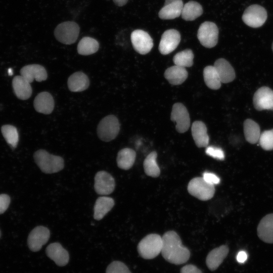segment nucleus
I'll list each match as a JSON object with an SVG mask.
<instances>
[{
  "instance_id": "obj_1",
  "label": "nucleus",
  "mask_w": 273,
  "mask_h": 273,
  "mask_svg": "<svg viewBox=\"0 0 273 273\" xmlns=\"http://www.w3.org/2000/svg\"><path fill=\"white\" fill-rule=\"evenodd\" d=\"M162 238V247L161 252L166 261L178 265L189 260L190 252L182 245L181 239L176 232L168 231Z\"/></svg>"
},
{
  "instance_id": "obj_2",
  "label": "nucleus",
  "mask_w": 273,
  "mask_h": 273,
  "mask_svg": "<svg viewBox=\"0 0 273 273\" xmlns=\"http://www.w3.org/2000/svg\"><path fill=\"white\" fill-rule=\"evenodd\" d=\"M34 159L41 171L46 173H56L64 168V160L61 157L52 155L44 150L36 151Z\"/></svg>"
},
{
  "instance_id": "obj_3",
  "label": "nucleus",
  "mask_w": 273,
  "mask_h": 273,
  "mask_svg": "<svg viewBox=\"0 0 273 273\" xmlns=\"http://www.w3.org/2000/svg\"><path fill=\"white\" fill-rule=\"evenodd\" d=\"M162 238L156 234H151L145 237L138 245V251L143 258L151 259L156 257L161 252Z\"/></svg>"
},
{
  "instance_id": "obj_4",
  "label": "nucleus",
  "mask_w": 273,
  "mask_h": 273,
  "mask_svg": "<svg viewBox=\"0 0 273 273\" xmlns=\"http://www.w3.org/2000/svg\"><path fill=\"white\" fill-rule=\"evenodd\" d=\"M79 31V27L76 22L65 21L57 25L54 30V35L59 42L71 44L77 39Z\"/></svg>"
},
{
  "instance_id": "obj_5",
  "label": "nucleus",
  "mask_w": 273,
  "mask_h": 273,
  "mask_svg": "<svg viewBox=\"0 0 273 273\" xmlns=\"http://www.w3.org/2000/svg\"><path fill=\"white\" fill-rule=\"evenodd\" d=\"M120 130V124L117 118L113 115L103 118L97 127V134L102 141L109 142L114 140Z\"/></svg>"
},
{
  "instance_id": "obj_6",
  "label": "nucleus",
  "mask_w": 273,
  "mask_h": 273,
  "mask_svg": "<svg viewBox=\"0 0 273 273\" xmlns=\"http://www.w3.org/2000/svg\"><path fill=\"white\" fill-rule=\"evenodd\" d=\"M188 191L194 197L202 201L211 199L215 193L214 185L206 182L203 177L192 179L188 184Z\"/></svg>"
},
{
  "instance_id": "obj_7",
  "label": "nucleus",
  "mask_w": 273,
  "mask_h": 273,
  "mask_svg": "<svg viewBox=\"0 0 273 273\" xmlns=\"http://www.w3.org/2000/svg\"><path fill=\"white\" fill-rule=\"evenodd\" d=\"M197 37L202 46L211 48L216 46L218 41V29L212 22L205 21L201 24L198 30Z\"/></svg>"
},
{
  "instance_id": "obj_8",
  "label": "nucleus",
  "mask_w": 273,
  "mask_h": 273,
  "mask_svg": "<svg viewBox=\"0 0 273 273\" xmlns=\"http://www.w3.org/2000/svg\"><path fill=\"white\" fill-rule=\"evenodd\" d=\"M267 17V12L263 7L258 5H252L245 10L242 18L247 25L257 28L263 25Z\"/></svg>"
},
{
  "instance_id": "obj_9",
  "label": "nucleus",
  "mask_w": 273,
  "mask_h": 273,
  "mask_svg": "<svg viewBox=\"0 0 273 273\" xmlns=\"http://www.w3.org/2000/svg\"><path fill=\"white\" fill-rule=\"evenodd\" d=\"M171 120L175 123V128L179 133L188 130L190 126V118L186 107L180 103L174 104L172 108Z\"/></svg>"
},
{
  "instance_id": "obj_10",
  "label": "nucleus",
  "mask_w": 273,
  "mask_h": 273,
  "mask_svg": "<svg viewBox=\"0 0 273 273\" xmlns=\"http://www.w3.org/2000/svg\"><path fill=\"white\" fill-rule=\"evenodd\" d=\"M130 38L134 50L140 54L148 53L153 47L152 38L148 32L143 30L136 29L132 31Z\"/></svg>"
},
{
  "instance_id": "obj_11",
  "label": "nucleus",
  "mask_w": 273,
  "mask_h": 273,
  "mask_svg": "<svg viewBox=\"0 0 273 273\" xmlns=\"http://www.w3.org/2000/svg\"><path fill=\"white\" fill-rule=\"evenodd\" d=\"M50 237V230L43 226H37L29 233L27 239V245L29 249L37 252L49 240Z\"/></svg>"
},
{
  "instance_id": "obj_12",
  "label": "nucleus",
  "mask_w": 273,
  "mask_h": 273,
  "mask_svg": "<svg viewBox=\"0 0 273 273\" xmlns=\"http://www.w3.org/2000/svg\"><path fill=\"white\" fill-rule=\"evenodd\" d=\"M115 187L113 176L105 171H100L95 177L94 188L96 193L101 195H107L112 193Z\"/></svg>"
},
{
  "instance_id": "obj_13",
  "label": "nucleus",
  "mask_w": 273,
  "mask_h": 273,
  "mask_svg": "<svg viewBox=\"0 0 273 273\" xmlns=\"http://www.w3.org/2000/svg\"><path fill=\"white\" fill-rule=\"evenodd\" d=\"M180 41V34L175 29L166 30L162 35L159 45V50L163 55H167L173 52Z\"/></svg>"
},
{
  "instance_id": "obj_14",
  "label": "nucleus",
  "mask_w": 273,
  "mask_h": 273,
  "mask_svg": "<svg viewBox=\"0 0 273 273\" xmlns=\"http://www.w3.org/2000/svg\"><path fill=\"white\" fill-rule=\"evenodd\" d=\"M253 101L257 110H273V90L267 86L259 88L255 93Z\"/></svg>"
},
{
  "instance_id": "obj_15",
  "label": "nucleus",
  "mask_w": 273,
  "mask_h": 273,
  "mask_svg": "<svg viewBox=\"0 0 273 273\" xmlns=\"http://www.w3.org/2000/svg\"><path fill=\"white\" fill-rule=\"evenodd\" d=\"M46 253L48 257L58 266H65L69 261L68 251L59 243H53L49 245L46 249Z\"/></svg>"
},
{
  "instance_id": "obj_16",
  "label": "nucleus",
  "mask_w": 273,
  "mask_h": 273,
  "mask_svg": "<svg viewBox=\"0 0 273 273\" xmlns=\"http://www.w3.org/2000/svg\"><path fill=\"white\" fill-rule=\"evenodd\" d=\"M184 4L182 0H166L159 12V17L163 20L173 19L181 15Z\"/></svg>"
},
{
  "instance_id": "obj_17",
  "label": "nucleus",
  "mask_w": 273,
  "mask_h": 273,
  "mask_svg": "<svg viewBox=\"0 0 273 273\" xmlns=\"http://www.w3.org/2000/svg\"><path fill=\"white\" fill-rule=\"evenodd\" d=\"M20 74L29 83L34 80L40 82L47 78L45 68L38 64H31L24 66L20 70Z\"/></svg>"
},
{
  "instance_id": "obj_18",
  "label": "nucleus",
  "mask_w": 273,
  "mask_h": 273,
  "mask_svg": "<svg viewBox=\"0 0 273 273\" xmlns=\"http://www.w3.org/2000/svg\"><path fill=\"white\" fill-rule=\"evenodd\" d=\"M257 231L260 240L267 243H273V213L267 214L262 218Z\"/></svg>"
},
{
  "instance_id": "obj_19",
  "label": "nucleus",
  "mask_w": 273,
  "mask_h": 273,
  "mask_svg": "<svg viewBox=\"0 0 273 273\" xmlns=\"http://www.w3.org/2000/svg\"><path fill=\"white\" fill-rule=\"evenodd\" d=\"M229 253L226 245H222L211 250L207 255L206 263L208 268L213 271L221 264Z\"/></svg>"
},
{
  "instance_id": "obj_20",
  "label": "nucleus",
  "mask_w": 273,
  "mask_h": 273,
  "mask_svg": "<svg viewBox=\"0 0 273 273\" xmlns=\"http://www.w3.org/2000/svg\"><path fill=\"white\" fill-rule=\"evenodd\" d=\"M35 110L40 113L49 114L54 108V101L52 96L48 92H43L38 94L33 102Z\"/></svg>"
},
{
  "instance_id": "obj_21",
  "label": "nucleus",
  "mask_w": 273,
  "mask_h": 273,
  "mask_svg": "<svg viewBox=\"0 0 273 273\" xmlns=\"http://www.w3.org/2000/svg\"><path fill=\"white\" fill-rule=\"evenodd\" d=\"M213 66L215 68L222 83L230 82L235 78V70L230 63L225 59L223 58L217 59Z\"/></svg>"
},
{
  "instance_id": "obj_22",
  "label": "nucleus",
  "mask_w": 273,
  "mask_h": 273,
  "mask_svg": "<svg viewBox=\"0 0 273 273\" xmlns=\"http://www.w3.org/2000/svg\"><path fill=\"white\" fill-rule=\"evenodd\" d=\"M192 134L196 146L199 148L207 147L209 138L205 124L201 121L193 122L192 126Z\"/></svg>"
},
{
  "instance_id": "obj_23",
  "label": "nucleus",
  "mask_w": 273,
  "mask_h": 273,
  "mask_svg": "<svg viewBox=\"0 0 273 273\" xmlns=\"http://www.w3.org/2000/svg\"><path fill=\"white\" fill-rule=\"evenodd\" d=\"M12 86L16 97L21 100H27L32 94L30 83L21 75L16 76L13 79Z\"/></svg>"
},
{
  "instance_id": "obj_24",
  "label": "nucleus",
  "mask_w": 273,
  "mask_h": 273,
  "mask_svg": "<svg viewBox=\"0 0 273 273\" xmlns=\"http://www.w3.org/2000/svg\"><path fill=\"white\" fill-rule=\"evenodd\" d=\"M114 200L110 197L102 196L99 197L94 208V217L96 220L102 219L113 208Z\"/></svg>"
},
{
  "instance_id": "obj_25",
  "label": "nucleus",
  "mask_w": 273,
  "mask_h": 273,
  "mask_svg": "<svg viewBox=\"0 0 273 273\" xmlns=\"http://www.w3.org/2000/svg\"><path fill=\"white\" fill-rule=\"evenodd\" d=\"M67 84L69 90L71 92H82L88 88L89 81L84 73L76 72L69 76Z\"/></svg>"
},
{
  "instance_id": "obj_26",
  "label": "nucleus",
  "mask_w": 273,
  "mask_h": 273,
  "mask_svg": "<svg viewBox=\"0 0 273 273\" xmlns=\"http://www.w3.org/2000/svg\"><path fill=\"white\" fill-rule=\"evenodd\" d=\"M188 72L185 68L174 65L167 68L164 72V77L172 85H179L187 78Z\"/></svg>"
},
{
  "instance_id": "obj_27",
  "label": "nucleus",
  "mask_w": 273,
  "mask_h": 273,
  "mask_svg": "<svg viewBox=\"0 0 273 273\" xmlns=\"http://www.w3.org/2000/svg\"><path fill=\"white\" fill-rule=\"evenodd\" d=\"M135 151L128 148L120 150L117 156V164L119 168L124 170L130 169L133 165L135 160Z\"/></svg>"
},
{
  "instance_id": "obj_28",
  "label": "nucleus",
  "mask_w": 273,
  "mask_h": 273,
  "mask_svg": "<svg viewBox=\"0 0 273 273\" xmlns=\"http://www.w3.org/2000/svg\"><path fill=\"white\" fill-rule=\"evenodd\" d=\"M244 133L248 142L255 144L259 141L260 136V127L254 121L247 119L244 122Z\"/></svg>"
},
{
  "instance_id": "obj_29",
  "label": "nucleus",
  "mask_w": 273,
  "mask_h": 273,
  "mask_svg": "<svg viewBox=\"0 0 273 273\" xmlns=\"http://www.w3.org/2000/svg\"><path fill=\"white\" fill-rule=\"evenodd\" d=\"M203 13L202 6L195 1H190L185 5L181 16L186 21H193L200 16Z\"/></svg>"
},
{
  "instance_id": "obj_30",
  "label": "nucleus",
  "mask_w": 273,
  "mask_h": 273,
  "mask_svg": "<svg viewBox=\"0 0 273 273\" xmlns=\"http://www.w3.org/2000/svg\"><path fill=\"white\" fill-rule=\"evenodd\" d=\"M204 81L212 89H218L221 86V80L214 66H207L203 70Z\"/></svg>"
},
{
  "instance_id": "obj_31",
  "label": "nucleus",
  "mask_w": 273,
  "mask_h": 273,
  "mask_svg": "<svg viewBox=\"0 0 273 273\" xmlns=\"http://www.w3.org/2000/svg\"><path fill=\"white\" fill-rule=\"evenodd\" d=\"M99 48L98 41L90 37H84L79 42L77 52L81 55H89L97 52Z\"/></svg>"
},
{
  "instance_id": "obj_32",
  "label": "nucleus",
  "mask_w": 273,
  "mask_h": 273,
  "mask_svg": "<svg viewBox=\"0 0 273 273\" xmlns=\"http://www.w3.org/2000/svg\"><path fill=\"white\" fill-rule=\"evenodd\" d=\"M157 157V153L153 151L148 155L143 163L146 174L153 177H158L160 173V168L156 161Z\"/></svg>"
},
{
  "instance_id": "obj_33",
  "label": "nucleus",
  "mask_w": 273,
  "mask_h": 273,
  "mask_svg": "<svg viewBox=\"0 0 273 273\" xmlns=\"http://www.w3.org/2000/svg\"><path fill=\"white\" fill-rule=\"evenodd\" d=\"M194 54L190 49H186L174 55L173 61L175 65L182 67H190L193 64Z\"/></svg>"
},
{
  "instance_id": "obj_34",
  "label": "nucleus",
  "mask_w": 273,
  "mask_h": 273,
  "mask_svg": "<svg viewBox=\"0 0 273 273\" xmlns=\"http://www.w3.org/2000/svg\"><path fill=\"white\" fill-rule=\"evenodd\" d=\"M1 131L7 143L12 148H15L19 141V134L17 128L12 125H4Z\"/></svg>"
},
{
  "instance_id": "obj_35",
  "label": "nucleus",
  "mask_w": 273,
  "mask_h": 273,
  "mask_svg": "<svg viewBox=\"0 0 273 273\" xmlns=\"http://www.w3.org/2000/svg\"><path fill=\"white\" fill-rule=\"evenodd\" d=\"M258 142L263 149L266 151L273 150V129L262 132Z\"/></svg>"
},
{
  "instance_id": "obj_36",
  "label": "nucleus",
  "mask_w": 273,
  "mask_h": 273,
  "mask_svg": "<svg viewBox=\"0 0 273 273\" xmlns=\"http://www.w3.org/2000/svg\"><path fill=\"white\" fill-rule=\"evenodd\" d=\"M106 273H131L123 262L115 261L111 263L106 269Z\"/></svg>"
},
{
  "instance_id": "obj_37",
  "label": "nucleus",
  "mask_w": 273,
  "mask_h": 273,
  "mask_svg": "<svg viewBox=\"0 0 273 273\" xmlns=\"http://www.w3.org/2000/svg\"><path fill=\"white\" fill-rule=\"evenodd\" d=\"M205 152L208 155L219 160H223L224 158L223 151L221 149L218 147H207Z\"/></svg>"
},
{
  "instance_id": "obj_38",
  "label": "nucleus",
  "mask_w": 273,
  "mask_h": 273,
  "mask_svg": "<svg viewBox=\"0 0 273 273\" xmlns=\"http://www.w3.org/2000/svg\"><path fill=\"white\" fill-rule=\"evenodd\" d=\"M11 199L9 195L0 194V214L4 213L9 206Z\"/></svg>"
},
{
  "instance_id": "obj_39",
  "label": "nucleus",
  "mask_w": 273,
  "mask_h": 273,
  "mask_svg": "<svg viewBox=\"0 0 273 273\" xmlns=\"http://www.w3.org/2000/svg\"><path fill=\"white\" fill-rule=\"evenodd\" d=\"M203 178L206 182L213 185L218 184L220 182V178L211 172H204L203 174Z\"/></svg>"
},
{
  "instance_id": "obj_40",
  "label": "nucleus",
  "mask_w": 273,
  "mask_h": 273,
  "mask_svg": "<svg viewBox=\"0 0 273 273\" xmlns=\"http://www.w3.org/2000/svg\"><path fill=\"white\" fill-rule=\"evenodd\" d=\"M180 273H202V272L195 265L187 264L181 268Z\"/></svg>"
},
{
  "instance_id": "obj_41",
  "label": "nucleus",
  "mask_w": 273,
  "mask_h": 273,
  "mask_svg": "<svg viewBox=\"0 0 273 273\" xmlns=\"http://www.w3.org/2000/svg\"><path fill=\"white\" fill-rule=\"evenodd\" d=\"M247 258V254L244 251H240L236 257L237 260L240 263L244 262Z\"/></svg>"
},
{
  "instance_id": "obj_42",
  "label": "nucleus",
  "mask_w": 273,
  "mask_h": 273,
  "mask_svg": "<svg viewBox=\"0 0 273 273\" xmlns=\"http://www.w3.org/2000/svg\"><path fill=\"white\" fill-rule=\"evenodd\" d=\"M128 0H113L114 3L117 6L122 7L124 6Z\"/></svg>"
},
{
  "instance_id": "obj_43",
  "label": "nucleus",
  "mask_w": 273,
  "mask_h": 273,
  "mask_svg": "<svg viewBox=\"0 0 273 273\" xmlns=\"http://www.w3.org/2000/svg\"><path fill=\"white\" fill-rule=\"evenodd\" d=\"M8 74L9 75H12L13 74V72L11 69H9L8 70Z\"/></svg>"
},
{
  "instance_id": "obj_44",
  "label": "nucleus",
  "mask_w": 273,
  "mask_h": 273,
  "mask_svg": "<svg viewBox=\"0 0 273 273\" xmlns=\"http://www.w3.org/2000/svg\"><path fill=\"white\" fill-rule=\"evenodd\" d=\"M271 48H272V51H273V42H272V43Z\"/></svg>"
},
{
  "instance_id": "obj_45",
  "label": "nucleus",
  "mask_w": 273,
  "mask_h": 273,
  "mask_svg": "<svg viewBox=\"0 0 273 273\" xmlns=\"http://www.w3.org/2000/svg\"><path fill=\"white\" fill-rule=\"evenodd\" d=\"M1 232L0 231V238H1Z\"/></svg>"
}]
</instances>
